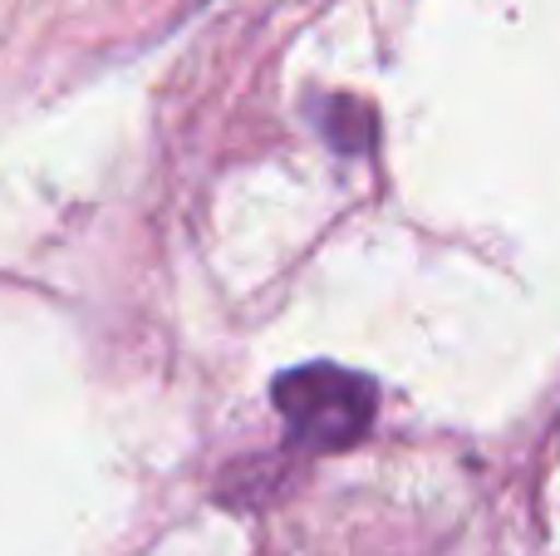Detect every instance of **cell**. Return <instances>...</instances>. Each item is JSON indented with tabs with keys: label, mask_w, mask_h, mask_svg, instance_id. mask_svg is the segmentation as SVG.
Here are the masks:
<instances>
[{
	"label": "cell",
	"mask_w": 560,
	"mask_h": 556,
	"mask_svg": "<svg viewBox=\"0 0 560 556\" xmlns=\"http://www.w3.org/2000/svg\"><path fill=\"white\" fill-rule=\"evenodd\" d=\"M276 409L285 433L305 453L354 449L378 414V390L339 364H300L276 380Z\"/></svg>",
	"instance_id": "obj_1"
}]
</instances>
